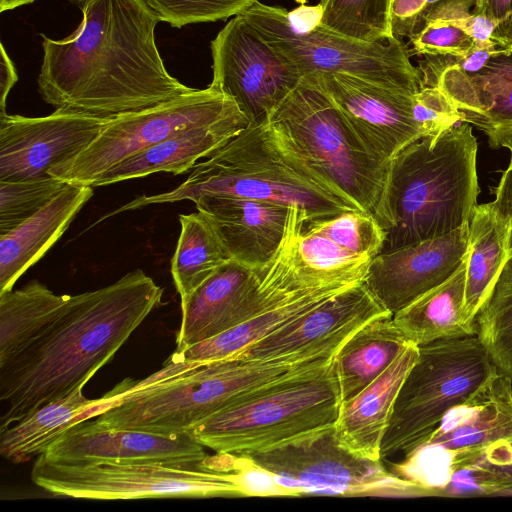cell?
Here are the masks:
<instances>
[{"label": "cell", "mask_w": 512, "mask_h": 512, "mask_svg": "<svg viewBox=\"0 0 512 512\" xmlns=\"http://www.w3.org/2000/svg\"><path fill=\"white\" fill-rule=\"evenodd\" d=\"M458 478L471 480L472 488L480 493L512 492V402L452 480Z\"/></svg>", "instance_id": "33"}, {"label": "cell", "mask_w": 512, "mask_h": 512, "mask_svg": "<svg viewBox=\"0 0 512 512\" xmlns=\"http://www.w3.org/2000/svg\"><path fill=\"white\" fill-rule=\"evenodd\" d=\"M511 231L510 223L498 216L491 203L475 206L469 223L464 304L471 326L476 327V315L510 258Z\"/></svg>", "instance_id": "29"}, {"label": "cell", "mask_w": 512, "mask_h": 512, "mask_svg": "<svg viewBox=\"0 0 512 512\" xmlns=\"http://www.w3.org/2000/svg\"><path fill=\"white\" fill-rule=\"evenodd\" d=\"M510 150L511 158L495 190V199L490 202L498 216L512 226V137L503 145Z\"/></svg>", "instance_id": "41"}, {"label": "cell", "mask_w": 512, "mask_h": 512, "mask_svg": "<svg viewBox=\"0 0 512 512\" xmlns=\"http://www.w3.org/2000/svg\"><path fill=\"white\" fill-rule=\"evenodd\" d=\"M423 74L422 86L440 88L460 112L462 122L483 131L491 148H500L512 137V51L498 45L473 74L450 60L442 68H426Z\"/></svg>", "instance_id": "19"}, {"label": "cell", "mask_w": 512, "mask_h": 512, "mask_svg": "<svg viewBox=\"0 0 512 512\" xmlns=\"http://www.w3.org/2000/svg\"><path fill=\"white\" fill-rule=\"evenodd\" d=\"M340 406L332 363L324 371L281 382L218 411L187 433L215 452L260 453L333 429Z\"/></svg>", "instance_id": "6"}, {"label": "cell", "mask_w": 512, "mask_h": 512, "mask_svg": "<svg viewBox=\"0 0 512 512\" xmlns=\"http://www.w3.org/2000/svg\"><path fill=\"white\" fill-rule=\"evenodd\" d=\"M414 117L423 137H436L462 123L452 101L437 86H422L414 96Z\"/></svg>", "instance_id": "38"}, {"label": "cell", "mask_w": 512, "mask_h": 512, "mask_svg": "<svg viewBox=\"0 0 512 512\" xmlns=\"http://www.w3.org/2000/svg\"><path fill=\"white\" fill-rule=\"evenodd\" d=\"M498 373L477 336L418 346L397 395L381 444V460L425 442L454 407L467 402Z\"/></svg>", "instance_id": "8"}, {"label": "cell", "mask_w": 512, "mask_h": 512, "mask_svg": "<svg viewBox=\"0 0 512 512\" xmlns=\"http://www.w3.org/2000/svg\"><path fill=\"white\" fill-rule=\"evenodd\" d=\"M417 356L418 346L410 343L374 381L341 403L334 433L344 448L363 458L381 460V444L397 395Z\"/></svg>", "instance_id": "22"}, {"label": "cell", "mask_w": 512, "mask_h": 512, "mask_svg": "<svg viewBox=\"0 0 512 512\" xmlns=\"http://www.w3.org/2000/svg\"><path fill=\"white\" fill-rule=\"evenodd\" d=\"M93 195V187L68 183L34 215L0 234V294L58 241Z\"/></svg>", "instance_id": "24"}, {"label": "cell", "mask_w": 512, "mask_h": 512, "mask_svg": "<svg viewBox=\"0 0 512 512\" xmlns=\"http://www.w3.org/2000/svg\"><path fill=\"white\" fill-rule=\"evenodd\" d=\"M180 235L171 259V274L181 302L230 261L207 217L197 210L179 215Z\"/></svg>", "instance_id": "31"}, {"label": "cell", "mask_w": 512, "mask_h": 512, "mask_svg": "<svg viewBox=\"0 0 512 512\" xmlns=\"http://www.w3.org/2000/svg\"><path fill=\"white\" fill-rule=\"evenodd\" d=\"M492 40L502 48L512 51V16L495 27Z\"/></svg>", "instance_id": "44"}, {"label": "cell", "mask_w": 512, "mask_h": 512, "mask_svg": "<svg viewBox=\"0 0 512 512\" xmlns=\"http://www.w3.org/2000/svg\"><path fill=\"white\" fill-rule=\"evenodd\" d=\"M37 280L0 294V363L34 339L68 301Z\"/></svg>", "instance_id": "30"}, {"label": "cell", "mask_w": 512, "mask_h": 512, "mask_svg": "<svg viewBox=\"0 0 512 512\" xmlns=\"http://www.w3.org/2000/svg\"><path fill=\"white\" fill-rule=\"evenodd\" d=\"M0 61V114L5 113L6 99L18 80L14 63L8 56L4 46L1 44Z\"/></svg>", "instance_id": "43"}, {"label": "cell", "mask_w": 512, "mask_h": 512, "mask_svg": "<svg viewBox=\"0 0 512 512\" xmlns=\"http://www.w3.org/2000/svg\"><path fill=\"white\" fill-rule=\"evenodd\" d=\"M472 10L497 26L512 16V0H476Z\"/></svg>", "instance_id": "42"}, {"label": "cell", "mask_w": 512, "mask_h": 512, "mask_svg": "<svg viewBox=\"0 0 512 512\" xmlns=\"http://www.w3.org/2000/svg\"><path fill=\"white\" fill-rule=\"evenodd\" d=\"M240 111L211 123L176 132L107 170L92 187L166 172L174 175L192 170L202 158L223 146L249 125Z\"/></svg>", "instance_id": "23"}, {"label": "cell", "mask_w": 512, "mask_h": 512, "mask_svg": "<svg viewBox=\"0 0 512 512\" xmlns=\"http://www.w3.org/2000/svg\"><path fill=\"white\" fill-rule=\"evenodd\" d=\"M410 41L414 51L427 56L465 57L476 47L464 30L440 20L427 23Z\"/></svg>", "instance_id": "39"}, {"label": "cell", "mask_w": 512, "mask_h": 512, "mask_svg": "<svg viewBox=\"0 0 512 512\" xmlns=\"http://www.w3.org/2000/svg\"><path fill=\"white\" fill-rule=\"evenodd\" d=\"M67 184L68 182L53 176L0 180V234L34 215Z\"/></svg>", "instance_id": "36"}, {"label": "cell", "mask_w": 512, "mask_h": 512, "mask_svg": "<svg viewBox=\"0 0 512 512\" xmlns=\"http://www.w3.org/2000/svg\"><path fill=\"white\" fill-rule=\"evenodd\" d=\"M476 155L472 126L464 122L394 156L373 213L385 231L381 252L469 225L480 191Z\"/></svg>", "instance_id": "5"}, {"label": "cell", "mask_w": 512, "mask_h": 512, "mask_svg": "<svg viewBox=\"0 0 512 512\" xmlns=\"http://www.w3.org/2000/svg\"><path fill=\"white\" fill-rule=\"evenodd\" d=\"M392 0H320V24L363 42L394 37L391 32Z\"/></svg>", "instance_id": "35"}, {"label": "cell", "mask_w": 512, "mask_h": 512, "mask_svg": "<svg viewBox=\"0 0 512 512\" xmlns=\"http://www.w3.org/2000/svg\"><path fill=\"white\" fill-rule=\"evenodd\" d=\"M159 19L172 27L215 22L244 12L257 0H141Z\"/></svg>", "instance_id": "37"}, {"label": "cell", "mask_w": 512, "mask_h": 512, "mask_svg": "<svg viewBox=\"0 0 512 512\" xmlns=\"http://www.w3.org/2000/svg\"><path fill=\"white\" fill-rule=\"evenodd\" d=\"M469 225L394 250L371 262L365 286L392 315L448 280L467 257Z\"/></svg>", "instance_id": "18"}, {"label": "cell", "mask_w": 512, "mask_h": 512, "mask_svg": "<svg viewBox=\"0 0 512 512\" xmlns=\"http://www.w3.org/2000/svg\"><path fill=\"white\" fill-rule=\"evenodd\" d=\"M319 367L316 358L227 359L204 365L167 359L153 375L126 379L109 391L110 404L94 421L112 428L187 433L214 413Z\"/></svg>", "instance_id": "3"}, {"label": "cell", "mask_w": 512, "mask_h": 512, "mask_svg": "<svg viewBox=\"0 0 512 512\" xmlns=\"http://www.w3.org/2000/svg\"><path fill=\"white\" fill-rule=\"evenodd\" d=\"M509 251H510V257H511L512 256V231H511L510 239H509Z\"/></svg>", "instance_id": "46"}, {"label": "cell", "mask_w": 512, "mask_h": 512, "mask_svg": "<svg viewBox=\"0 0 512 512\" xmlns=\"http://www.w3.org/2000/svg\"><path fill=\"white\" fill-rule=\"evenodd\" d=\"M83 387L38 407L0 430L1 456L16 464L37 458L71 426L98 416L108 407L104 397H85Z\"/></svg>", "instance_id": "26"}, {"label": "cell", "mask_w": 512, "mask_h": 512, "mask_svg": "<svg viewBox=\"0 0 512 512\" xmlns=\"http://www.w3.org/2000/svg\"><path fill=\"white\" fill-rule=\"evenodd\" d=\"M35 0H0V11L12 10L22 5L34 2Z\"/></svg>", "instance_id": "45"}, {"label": "cell", "mask_w": 512, "mask_h": 512, "mask_svg": "<svg viewBox=\"0 0 512 512\" xmlns=\"http://www.w3.org/2000/svg\"><path fill=\"white\" fill-rule=\"evenodd\" d=\"M82 21L67 38L42 35V99L99 117L145 109L192 91L171 76L155 43L159 19L141 0H71Z\"/></svg>", "instance_id": "1"}, {"label": "cell", "mask_w": 512, "mask_h": 512, "mask_svg": "<svg viewBox=\"0 0 512 512\" xmlns=\"http://www.w3.org/2000/svg\"><path fill=\"white\" fill-rule=\"evenodd\" d=\"M31 480L49 493L81 499L242 496L226 473L155 463L63 464L42 454L31 469Z\"/></svg>", "instance_id": "11"}, {"label": "cell", "mask_w": 512, "mask_h": 512, "mask_svg": "<svg viewBox=\"0 0 512 512\" xmlns=\"http://www.w3.org/2000/svg\"><path fill=\"white\" fill-rule=\"evenodd\" d=\"M385 231L369 212L352 210L307 223L298 254L309 268L324 273H367L381 253Z\"/></svg>", "instance_id": "21"}, {"label": "cell", "mask_w": 512, "mask_h": 512, "mask_svg": "<svg viewBox=\"0 0 512 512\" xmlns=\"http://www.w3.org/2000/svg\"><path fill=\"white\" fill-rule=\"evenodd\" d=\"M272 131L363 211L374 213L389 164L376 159L309 75L267 115Z\"/></svg>", "instance_id": "7"}, {"label": "cell", "mask_w": 512, "mask_h": 512, "mask_svg": "<svg viewBox=\"0 0 512 512\" xmlns=\"http://www.w3.org/2000/svg\"><path fill=\"white\" fill-rule=\"evenodd\" d=\"M363 280L343 277L314 286L210 339L175 350L169 360L204 365L232 359L316 305Z\"/></svg>", "instance_id": "25"}, {"label": "cell", "mask_w": 512, "mask_h": 512, "mask_svg": "<svg viewBox=\"0 0 512 512\" xmlns=\"http://www.w3.org/2000/svg\"><path fill=\"white\" fill-rule=\"evenodd\" d=\"M110 118L57 108L47 116L0 114V180L48 177L89 145Z\"/></svg>", "instance_id": "15"}, {"label": "cell", "mask_w": 512, "mask_h": 512, "mask_svg": "<svg viewBox=\"0 0 512 512\" xmlns=\"http://www.w3.org/2000/svg\"><path fill=\"white\" fill-rule=\"evenodd\" d=\"M193 203L212 224L230 259L240 264L266 265L283 242L291 206L234 196H203Z\"/></svg>", "instance_id": "20"}, {"label": "cell", "mask_w": 512, "mask_h": 512, "mask_svg": "<svg viewBox=\"0 0 512 512\" xmlns=\"http://www.w3.org/2000/svg\"><path fill=\"white\" fill-rule=\"evenodd\" d=\"M466 261L448 280L393 314L405 337L421 346L439 340L476 336L465 317Z\"/></svg>", "instance_id": "28"}, {"label": "cell", "mask_w": 512, "mask_h": 512, "mask_svg": "<svg viewBox=\"0 0 512 512\" xmlns=\"http://www.w3.org/2000/svg\"><path fill=\"white\" fill-rule=\"evenodd\" d=\"M203 196H234L296 205L304 211L306 224L347 211H363L284 143L264 119L249 123L198 162L178 187L160 194L137 196L103 219L154 204L194 202Z\"/></svg>", "instance_id": "4"}, {"label": "cell", "mask_w": 512, "mask_h": 512, "mask_svg": "<svg viewBox=\"0 0 512 512\" xmlns=\"http://www.w3.org/2000/svg\"><path fill=\"white\" fill-rule=\"evenodd\" d=\"M211 52L210 85L231 97L250 123L266 119L302 79L241 14L212 40Z\"/></svg>", "instance_id": "13"}, {"label": "cell", "mask_w": 512, "mask_h": 512, "mask_svg": "<svg viewBox=\"0 0 512 512\" xmlns=\"http://www.w3.org/2000/svg\"><path fill=\"white\" fill-rule=\"evenodd\" d=\"M476 336L490 361L512 380V256L479 309Z\"/></svg>", "instance_id": "32"}, {"label": "cell", "mask_w": 512, "mask_h": 512, "mask_svg": "<svg viewBox=\"0 0 512 512\" xmlns=\"http://www.w3.org/2000/svg\"><path fill=\"white\" fill-rule=\"evenodd\" d=\"M240 111L215 87L194 88L155 106L111 117L89 145L52 167L49 175L92 186L110 168L170 135Z\"/></svg>", "instance_id": "10"}, {"label": "cell", "mask_w": 512, "mask_h": 512, "mask_svg": "<svg viewBox=\"0 0 512 512\" xmlns=\"http://www.w3.org/2000/svg\"><path fill=\"white\" fill-rule=\"evenodd\" d=\"M241 15L302 77L341 73L396 90L416 93L422 87L420 71L395 37L363 42L337 34L320 22L298 28L290 22L288 11L259 0Z\"/></svg>", "instance_id": "9"}, {"label": "cell", "mask_w": 512, "mask_h": 512, "mask_svg": "<svg viewBox=\"0 0 512 512\" xmlns=\"http://www.w3.org/2000/svg\"><path fill=\"white\" fill-rule=\"evenodd\" d=\"M410 343L393 315L377 317L356 330L333 358L341 403L374 381Z\"/></svg>", "instance_id": "27"}, {"label": "cell", "mask_w": 512, "mask_h": 512, "mask_svg": "<svg viewBox=\"0 0 512 512\" xmlns=\"http://www.w3.org/2000/svg\"><path fill=\"white\" fill-rule=\"evenodd\" d=\"M163 288L141 269L70 295L55 318L0 363V430L84 386L161 304Z\"/></svg>", "instance_id": "2"}, {"label": "cell", "mask_w": 512, "mask_h": 512, "mask_svg": "<svg viewBox=\"0 0 512 512\" xmlns=\"http://www.w3.org/2000/svg\"><path fill=\"white\" fill-rule=\"evenodd\" d=\"M442 0H392L391 32L399 39H412L425 26L430 10Z\"/></svg>", "instance_id": "40"}, {"label": "cell", "mask_w": 512, "mask_h": 512, "mask_svg": "<svg viewBox=\"0 0 512 512\" xmlns=\"http://www.w3.org/2000/svg\"><path fill=\"white\" fill-rule=\"evenodd\" d=\"M42 455L63 464L155 463L189 468H198L207 456L189 433L112 428L89 419L67 429Z\"/></svg>", "instance_id": "17"}, {"label": "cell", "mask_w": 512, "mask_h": 512, "mask_svg": "<svg viewBox=\"0 0 512 512\" xmlns=\"http://www.w3.org/2000/svg\"><path fill=\"white\" fill-rule=\"evenodd\" d=\"M384 315L361 281L316 305L232 359L275 360L333 355L361 326Z\"/></svg>", "instance_id": "16"}, {"label": "cell", "mask_w": 512, "mask_h": 512, "mask_svg": "<svg viewBox=\"0 0 512 512\" xmlns=\"http://www.w3.org/2000/svg\"><path fill=\"white\" fill-rule=\"evenodd\" d=\"M348 125L379 161L389 164L408 144L423 137L414 117L417 93L396 90L341 73L310 74Z\"/></svg>", "instance_id": "14"}, {"label": "cell", "mask_w": 512, "mask_h": 512, "mask_svg": "<svg viewBox=\"0 0 512 512\" xmlns=\"http://www.w3.org/2000/svg\"><path fill=\"white\" fill-rule=\"evenodd\" d=\"M247 455L271 471L303 483L311 494L429 495L416 484L388 472L381 460L363 458L344 448L334 428L278 449Z\"/></svg>", "instance_id": "12"}, {"label": "cell", "mask_w": 512, "mask_h": 512, "mask_svg": "<svg viewBox=\"0 0 512 512\" xmlns=\"http://www.w3.org/2000/svg\"><path fill=\"white\" fill-rule=\"evenodd\" d=\"M199 469L226 473L242 496L273 497L309 495V488L294 478L271 471L253 457L239 453L207 455Z\"/></svg>", "instance_id": "34"}]
</instances>
